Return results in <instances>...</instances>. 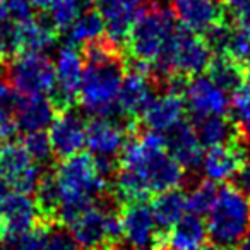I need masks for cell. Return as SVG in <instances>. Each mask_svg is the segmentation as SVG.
I'll return each instance as SVG.
<instances>
[{
  "label": "cell",
  "instance_id": "cell-26",
  "mask_svg": "<svg viewBox=\"0 0 250 250\" xmlns=\"http://www.w3.org/2000/svg\"><path fill=\"white\" fill-rule=\"evenodd\" d=\"M104 35V21L96 9L83 11L79 18L74 21V24L67 29V45L76 46L91 42L94 38H100Z\"/></svg>",
  "mask_w": 250,
  "mask_h": 250
},
{
  "label": "cell",
  "instance_id": "cell-19",
  "mask_svg": "<svg viewBox=\"0 0 250 250\" xmlns=\"http://www.w3.org/2000/svg\"><path fill=\"white\" fill-rule=\"evenodd\" d=\"M190 124L202 147L211 149V147L240 141L238 129L231 117H221V115L192 117Z\"/></svg>",
  "mask_w": 250,
  "mask_h": 250
},
{
  "label": "cell",
  "instance_id": "cell-28",
  "mask_svg": "<svg viewBox=\"0 0 250 250\" xmlns=\"http://www.w3.org/2000/svg\"><path fill=\"white\" fill-rule=\"evenodd\" d=\"M233 122H235L238 136L250 147V83L238 89L231 98Z\"/></svg>",
  "mask_w": 250,
  "mask_h": 250
},
{
  "label": "cell",
  "instance_id": "cell-32",
  "mask_svg": "<svg viewBox=\"0 0 250 250\" xmlns=\"http://www.w3.org/2000/svg\"><path fill=\"white\" fill-rule=\"evenodd\" d=\"M52 228H45V226H36L29 233L16 238L5 240L9 247L14 250H48V231Z\"/></svg>",
  "mask_w": 250,
  "mask_h": 250
},
{
  "label": "cell",
  "instance_id": "cell-34",
  "mask_svg": "<svg viewBox=\"0 0 250 250\" xmlns=\"http://www.w3.org/2000/svg\"><path fill=\"white\" fill-rule=\"evenodd\" d=\"M5 12H7L9 19L14 22L16 26H22L26 22L35 19V12H33V5L28 0H2Z\"/></svg>",
  "mask_w": 250,
  "mask_h": 250
},
{
  "label": "cell",
  "instance_id": "cell-35",
  "mask_svg": "<svg viewBox=\"0 0 250 250\" xmlns=\"http://www.w3.org/2000/svg\"><path fill=\"white\" fill-rule=\"evenodd\" d=\"M48 250H81V247L67 226L57 225L48 231Z\"/></svg>",
  "mask_w": 250,
  "mask_h": 250
},
{
  "label": "cell",
  "instance_id": "cell-20",
  "mask_svg": "<svg viewBox=\"0 0 250 250\" xmlns=\"http://www.w3.org/2000/svg\"><path fill=\"white\" fill-rule=\"evenodd\" d=\"M35 204L38 211L40 226L53 228L60 225V204H62V192L57 182L55 171H45L36 187Z\"/></svg>",
  "mask_w": 250,
  "mask_h": 250
},
{
  "label": "cell",
  "instance_id": "cell-30",
  "mask_svg": "<svg viewBox=\"0 0 250 250\" xmlns=\"http://www.w3.org/2000/svg\"><path fill=\"white\" fill-rule=\"evenodd\" d=\"M48 18L57 31H67L81 14V5L77 0H52L48 7Z\"/></svg>",
  "mask_w": 250,
  "mask_h": 250
},
{
  "label": "cell",
  "instance_id": "cell-4",
  "mask_svg": "<svg viewBox=\"0 0 250 250\" xmlns=\"http://www.w3.org/2000/svg\"><path fill=\"white\" fill-rule=\"evenodd\" d=\"M53 171L63 195H86L100 202L111 192V185L100 175L91 153L62 160Z\"/></svg>",
  "mask_w": 250,
  "mask_h": 250
},
{
  "label": "cell",
  "instance_id": "cell-41",
  "mask_svg": "<svg viewBox=\"0 0 250 250\" xmlns=\"http://www.w3.org/2000/svg\"><path fill=\"white\" fill-rule=\"evenodd\" d=\"M235 250H250V229H249V233L240 240V243L236 245Z\"/></svg>",
  "mask_w": 250,
  "mask_h": 250
},
{
  "label": "cell",
  "instance_id": "cell-25",
  "mask_svg": "<svg viewBox=\"0 0 250 250\" xmlns=\"http://www.w3.org/2000/svg\"><path fill=\"white\" fill-rule=\"evenodd\" d=\"M208 77L226 94H235L249 83L247 67L229 55H214L208 67Z\"/></svg>",
  "mask_w": 250,
  "mask_h": 250
},
{
  "label": "cell",
  "instance_id": "cell-5",
  "mask_svg": "<svg viewBox=\"0 0 250 250\" xmlns=\"http://www.w3.org/2000/svg\"><path fill=\"white\" fill-rule=\"evenodd\" d=\"M5 81L21 96H43L57 83L55 63L46 55L22 53L5 62Z\"/></svg>",
  "mask_w": 250,
  "mask_h": 250
},
{
  "label": "cell",
  "instance_id": "cell-40",
  "mask_svg": "<svg viewBox=\"0 0 250 250\" xmlns=\"http://www.w3.org/2000/svg\"><path fill=\"white\" fill-rule=\"evenodd\" d=\"M9 197V182L0 175V208L5 202V199Z\"/></svg>",
  "mask_w": 250,
  "mask_h": 250
},
{
  "label": "cell",
  "instance_id": "cell-24",
  "mask_svg": "<svg viewBox=\"0 0 250 250\" xmlns=\"http://www.w3.org/2000/svg\"><path fill=\"white\" fill-rule=\"evenodd\" d=\"M57 83L55 86L72 96L79 98L81 83L84 74V60L74 46L65 45L59 50L55 62Z\"/></svg>",
  "mask_w": 250,
  "mask_h": 250
},
{
  "label": "cell",
  "instance_id": "cell-11",
  "mask_svg": "<svg viewBox=\"0 0 250 250\" xmlns=\"http://www.w3.org/2000/svg\"><path fill=\"white\" fill-rule=\"evenodd\" d=\"M250 158V149L242 139L211 147L202 160V173L211 182H226L240 171Z\"/></svg>",
  "mask_w": 250,
  "mask_h": 250
},
{
  "label": "cell",
  "instance_id": "cell-17",
  "mask_svg": "<svg viewBox=\"0 0 250 250\" xmlns=\"http://www.w3.org/2000/svg\"><path fill=\"white\" fill-rule=\"evenodd\" d=\"M57 43V28L50 21L48 14L40 11L35 19L18 26V55H45Z\"/></svg>",
  "mask_w": 250,
  "mask_h": 250
},
{
  "label": "cell",
  "instance_id": "cell-6",
  "mask_svg": "<svg viewBox=\"0 0 250 250\" xmlns=\"http://www.w3.org/2000/svg\"><path fill=\"white\" fill-rule=\"evenodd\" d=\"M42 165H38L26 151L22 143H2L0 144V175L16 188L19 194L29 195L36 190L43 173Z\"/></svg>",
  "mask_w": 250,
  "mask_h": 250
},
{
  "label": "cell",
  "instance_id": "cell-27",
  "mask_svg": "<svg viewBox=\"0 0 250 250\" xmlns=\"http://www.w3.org/2000/svg\"><path fill=\"white\" fill-rule=\"evenodd\" d=\"M219 188L216 187L214 182L211 180H201L197 182L195 187L190 188V194L187 195V211L192 214L204 216L209 214L211 209L214 208L218 201Z\"/></svg>",
  "mask_w": 250,
  "mask_h": 250
},
{
  "label": "cell",
  "instance_id": "cell-37",
  "mask_svg": "<svg viewBox=\"0 0 250 250\" xmlns=\"http://www.w3.org/2000/svg\"><path fill=\"white\" fill-rule=\"evenodd\" d=\"M231 180H233V184H231L233 187H236L240 192H243L247 197H250V158L245 161V165L240 168V171Z\"/></svg>",
  "mask_w": 250,
  "mask_h": 250
},
{
  "label": "cell",
  "instance_id": "cell-43",
  "mask_svg": "<svg viewBox=\"0 0 250 250\" xmlns=\"http://www.w3.org/2000/svg\"><path fill=\"white\" fill-rule=\"evenodd\" d=\"M247 74H249V79H250V63L247 65Z\"/></svg>",
  "mask_w": 250,
  "mask_h": 250
},
{
  "label": "cell",
  "instance_id": "cell-23",
  "mask_svg": "<svg viewBox=\"0 0 250 250\" xmlns=\"http://www.w3.org/2000/svg\"><path fill=\"white\" fill-rule=\"evenodd\" d=\"M208 225L201 216L187 212L168 233V250H199L206 245Z\"/></svg>",
  "mask_w": 250,
  "mask_h": 250
},
{
  "label": "cell",
  "instance_id": "cell-18",
  "mask_svg": "<svg viewBox=\"0 0 250 250\" xmlns=\"http://www.w3.org/2000/svg\"><path fill=\"white\" fill-rule=\"evenodd\" d=\"M185 108V98L175 93H158L156 98L151 101L147 110L144 111L141 124L147 127V130L154 132H167L173 125L182 120Z\"/></svg>",
  "mask_w": 250,
  "mask_h": 250
},
{
  "label": "cell",
  "instance_id": "cell-29",
  "mask_svg": "<svg viewBox=\"0 0 250 250\" xmlns=\"http://www.w3.org/2000/svg\"><path fill=\"white\" fill-rule=\"evenodd\" d=\"M233 29H235L233 24L229 21H226L225 18L221 21L214 22L212 26H209L201 35V38L204 40V43L211 50V53H214V55H228Z\"/></svg>",
  "mask_w": 250,
  "mask_h": 250
},
{
  "label": "cell",
  "instance_id": "cell-33",
  "mask_svg": "<svg viewBox=\"0 0 250 250\" xmlns=\"http://www.w3.org/2000/svg\"><path fill=\"white\" fill-rule=\"evenodd\" d=\"M228 55L240 62L242 65H249L250 63V33L245 29L235 28L233 29L231 42H229Z\"/></svg>",
  "mask_w": 250,
  "mask_h": 250
},
{
  "label": "cell",
  "instance_id": "cell-21",
  "mask_svg": "<svg viewBox=\"0 0 250 250\" xmlns=\"http://www.w3.org/2000/svg\"><path fill=\"white\" fill-rule=\"evenodd\" d=\"M59 117L53 110L52 103L45 96H31L22 98L18 111H16V120H18L19 130L24 132H40L45 130L48 125L55 122Z\"/></svg>",
  "mask_w": 250,
  "mask_h": 250
},
{
  "label": "cell",
  "instance_id": "cell-14",
  "mask_svg": "<svg viewBox=\"0 0 250 250\" xmlns=\"http://www.w3.org/2000/svg\"><path fill=\"white\" fill-rule=\"evenodd\" d=\"M163 136L168 153L178 161V165L187 171V175L194 173L202 167L204 153L190 122L180 120Z\"/></svg>",
  "mask_w": 250,
  "mask_h": 250
},
{
  "label": "cell",
  "instance_id": "cell-39",
  "mask_svg": "<svg viewBox=\"0 0 250 250\" xmlns=\"http://www.w3.org/2000/svg\"><path fill=\"white\" fill-rule=\"evenodd\" d=\"M233 21H236V28L245 29V31L250 33V5H247L243 11H240Z\"/></svg>",
  "mask_w": 250,
  "mask_h": 250
},
{
  "label": "cell",
  "instance_id": "cell-22",
  "mask_svg": "<svg viewBox=\"0 0 250 250\" xmlns=\"http://www.w3.org/2000/svg\"><path fill=\"white\" fill-rule=\"evenodd\" d=\"M151 211L158 228L165 233H170V229L188 212L187 195L180 188L156 194L151 201Z\"/></svg>",
  "mask_w": 250,
  "mask_h": 250
},
{
  "label": "cell",
  "instance_id": "cell-2",
  "mask_svg": "<svg viewBox=\"0 0 250 250\" xmlns=\"http://www.w3.org/2000/svg\"><path fill=\"white\" fill-rule=\"evenodd\" d=\"M208 216V236L211 243L231 249L238 245L250 229V201L236 187L223 185L218 201Z\"/></svg>",
  "mask_w": 250,
  "mask_h": 250
},
{
  "label": "cell",
  "instance_id": "cell-16",
  "mask_svg": "<svg viewBox=\"0 0 250 250\" xmlns=\"http://www.w3.org/2000/svg\"><path fill=\"white\" fill-rule=\"evenodd\" d=\"M171 12L178 24L195 35L225 19L221 4L216 0H171Z\"/></svg>",
  "mask_w": 250,
  "mask_h": 250
},
{
  "label": "cell",
  "instance_id": "cell-1",
  "mask_svg": "<svg viewBox=\"0 0 250 250\" xmlns=\"http://www.w3.org/2000/svg\"><path fill=\"white\" fill-rule=\"evenodd\" d=\"M120 167L137 171L151 194H161L187 184V171L168 153L165 136L154 130H137L120 154Z\"/></svg>",
  "mask_w": 250,
  "mask_h": 250
},
{
  "label": "cell",
  "instance_id": "cell-44",
  "mask_svg": "<svg viewBox=\"0 0 250 250\" xmlns=\"http://www.w3.org/2000/svg\"><path fill=\"white\" fill-rule=\"evenodd\" d=\"M0 240H2V235H0Z\"/></svg>",
  "mask_w": 250,
  "mask_h": 250
},
{
  "label": "cell",
  "instance_id": "cell-8",
  "mask_svg": "<svg viewBox=\"0 0 250 250\" xmlns=\"http://www.w3.org/2000/svg\"><path fill=\"white\" fill-rule=\"evenodd\" d=\"M211 50L201 38V35L178 26L175 35V52H173V67L175 72L185 76L188 79L201 76L208 70L211 63Z\"/></svg>",
  "mask_w": 250,
  "mask_h": 250
},
{
  "label": "cell",
  "instance_id": "cell-12",
  "mask_svg": "<svg viewBox=\"0 0 250 250\" xmlns=\"http://www.w3.org/2000/svg\"><path fill=\"white\" fill-rule=\"evenodd\" d=\"M48 136L53 154L62 161L81 153L86 144L87 125L84 124L83 115L70 110L55 118Z\"/></svg>",
  "mask_w": 250,
  "mask_h": 250
},
{
  "label": "cell",
  "instance_id": "cell-38",
  "mask_svg": "<svg viewBox=\"0 0 250 250\" xmlns=\"http://www.w3.org/2000/svg\"><path fill=\"white\" fill-rule=\"evenodd\" d=\"M223 4H225L226 11H228L229 14H233V19H235V16L238 14L240 11H243L247 5H250V0H223Z\"/></svg>",
  "mask_w": 250,
  "mask_h": 250
},
{
  "label": "cell",
  "instance_id": "cell-31",
  "mask_svg": "<svg viewBox=\"0 0 250 250\" xmlns=\"http://www.w3.org/2000/svg\"><path fill=\"white\" fill-rule=\"evenodd\" d=\"M22 146L26 147L31 158L38 165L48 163L52 160V143H50V136L45 130H40V132H29L22 139Z\"/></svg>",
  "mask_w": 250,
  "mask_h": 250
},
{
  "label": "cell",
  "instance_id": "cell-36",
  "mask_svg": "<svg viewBox=\"0 0 250 250\" xmlns=\"http://www.w3.org/2000/svg\"><path fill=\"white\" fill-rule=\"evenodd\" d=\"M18 132H19V127H18V120H16V115L11 113V111L0 110V144L14 141Z\"/></svg>",
  "mask_w": 250,
  "mask_h": 250
},
{
  "label": "cell",
  "instance_id": "cell-42",
  "mask_svg": "<svg viewBox=\"0 0 250 250\" xmlns=\"http://www.w3.org/2000/svg\"><path fill=\"white\" fill-rule=\"evenodd\" d=\"M199 250H229V249H225V247L214 245V243H208V245H204L202 249H199Z\"/></svg>",
  "mask_w": 250,
  "mask_h": 250
},
{
  "label": "cell",
  "instance_id": "cell-7",
  "mask_svg": "<svg viewBox=\"0 0 250 250\" xmlns=\"http://www.w3.org/2000/svg\"><path fill=\"white\" fill-rule=\"evenodd\" d=\"M154 2L156 0H98L96 11L104 21V35L125 48L134 21Z\"/></svg>",
  "mask_w": 250,
  "mask_h": 250
},
{
  "label": "cell",
  "instance_id": "cell-10",
  "mask_svg": "<svg viewBox=\"0 0 250 250\" xmlns=\"http://www.w3.org/2000/svg\"><path fill=\"white\" fill-rule=\"evenodd\" d=\"M40 225L36 204L26 194H9L0 208V235L2 242L29 233Z\"/></svg>",
  "mask_w": 250,
  "mask_h": 250
},
{
  "label": "cell",
  "instance_id": "cell-13",
  "mask_svg": "<svg viewBox=\"0 0 250 250\" xmlns=\"http://www.w3.org/2000/svg\"><path fill=\"white\" fill-rule=\"evenodd\" d=\"M130 136L132 134H129V130L124 129L117 122L106 118H93L87 124L86 144L93 158L120 160V154Z\"/></svg>",
  "mask_w": 250,
  "mask_h": 250
},
{
  "label": "cell",
  "instance_id": "cell-15",
  "mask_svg": "<svg viewBox=\"0 0 250 250\" xmlns=\"http://www.w3.org/2000/svg\"><path fill=\"white\" fill-rule=\"evenodd\" d=\"M156 94L158 89L151 81V77L136 72H125L117 103L122 113L129 120L141 124L144 111L147 110L151 101L156 98Z\"/></svg>",
  "mask_w": 250,
  "mask_h": 250
},
{
  "label": "cell",
  "instance_id": "cell-9",
  "mask_svg": "<svg viewBox=\"0 0 250 250\" xmlns=\"http://www.w3.org/2000/svg\"><path fill=\"white\" fill-rule=\"evenodd\" d=\"M184 98L192 117H206V115L228 117L231 110V100L228 94L219 89L208 76L192 77Z\"/></svg>",
  "mask_w": 250,
  "mask_h": 250
},
{
  "label": "cell",
  "instance_id": "cell-3",
  "mask_svg": "<svg viewBox=\"0 0 250 250\" xmlns=\"http://www.w3.org/2000/svg\"><path fill=\"white\" fill-rule=\"evenodd\" d=\"M177 28L178 21L175 19L173 12L154 2L134 21L127 42L129 57L153 63Z\"/></svg>",
  "mask_w": 250,
  "mask_h": 250
}]
</instances>
